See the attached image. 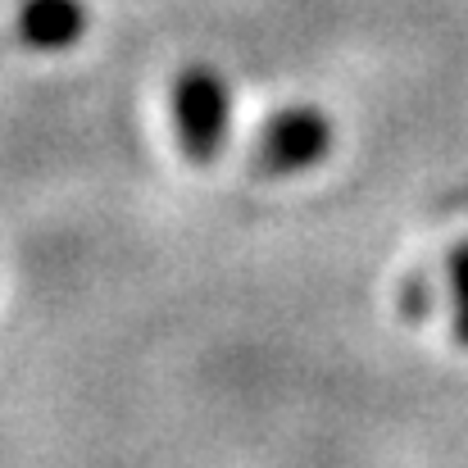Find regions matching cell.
Listing matches in <instances>:
<instances>
[{"label": "cell", "mask_w": 468, "mask_h": 468, "mask_svg": "<svg viewBox=\"0 0 468 468\" xmlns=\"http://www.w3.org/2000/svg\"><path fill=\"white\" fill-rule=\"evenodd\" d=\"M451 301H455L451 332H455L460 346H468V241L451 255Z\"/></svg>", "instance_id": "277c9868"}, {"label": "cell", "mask_w": 468, "mask_h": 468, "mask_svg": "<svg viewBox=\"0 0 468 468\" xmlns=\"http://www.w3.org/2000/svg\"><path fill=\"white\" fill-rule=\"evenodd\" d=\"M173 114L186 159L209 164L228 137V82L214 69H186L173 82Z\"/></svg>", "instance_id": "6da1fadb"}, {"label": "cell", "mask_w": 468, "mask_h": 468, "mask_svg": "<svg viewBox=\"0 0 468 468\" xmlns=\"http://www.w3.org/2000/svg\"><path fill=\"white\" fill-rule=\"evenodd\" d=\"M14 27H18V41L32 50H64L87 32V5L82 0H23Z\"/></svg>", "instance_id": "3957f363"}, {"label": "cell", "mask_w": 468, "mask_h": 468, "mask_svg": "<svg viewBox=\"0 0 468 468\" xmlns=\"http://www.w3.org/2000/svg\"><path fill=\"white\" fill-rule=\"evenodd\" d=\"M332 151V123L327 114H318L310 105L282 110L278 119H269L264 137H260V168L282 177V173H301Z\"/></svg>", "instance_id": "7a4b0ae2"}]
</instances>
